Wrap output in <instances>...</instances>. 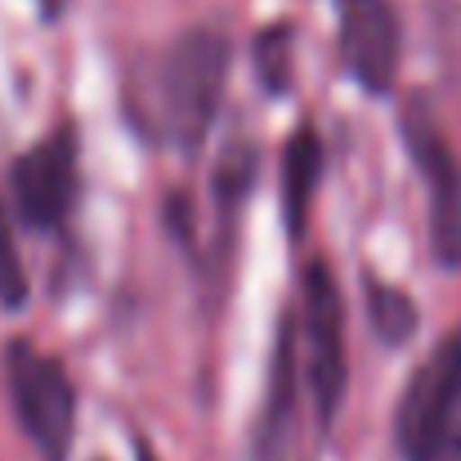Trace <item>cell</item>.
<instances>
[{
  "instance_id": "obj_1",
  "label": "cell",
  "mask_w": 461,
  "mask_h": 461,
  "mask_svg": "<svg viewBox=\"0 0 461 461\" xmlns=\"http://www.w3.org/2000/svg\"><path fill=\"white\" fill-rule=\"evenodd\" d=\"M229 59H233L229 36L215 27H193L166 50L161 77H157V113H161L157 126L170 144L179 149L202 144L224 99Z\"/></svg>"
},
{
  "instance_id": "obj_9",
  "label": "cell",
  "mask_w": 461,
  "mask_h": 461,
  "mask_svg": "<svg viewBox=\"0 0 461 461\" xmlns=\"http://www.w3.org/2000/svg\"><path fill=\"white\" fill-rule=\"evenodd\" d=\"M318 170H322V144L309 126H301L283 149V215H287L292 238L305 233L309 206H313V193H318Z\"/></svg>"
},
{
  "instance_id": "obj_2",
  "label": "cell",
  "mask_w": 461,
  "mask_h": 461,
  "mask_svg": "<svg viewBox=\"0 0 461 461\" xmlns=\"http://www.w3.org/2000/svg\"><path fill=\"white\" fill-rule=\"evenodd\" d=\"M394 439L408 461H461V336H448L412 372Z\"/></svg>"
},
{
  "instance_id": "obj_4",
  "label": "cell",
  "mask_w": 461,
  "mask_h": 461,
  "mask_svg": "<svg viewBox=\"0 0 461 461\" xmlns=\"http://www.w3.org/2000/svg\"><path fill=\"white\" fill-rule=\"evenodd\" d=\"M296 354H301V372L313 394V412L322 426L336 421L340 399H345V305H340V287L331 278V269L322 260H313L305 269V305L296 322Z\"/></svg>"
},
{
  "instance_id": "obj_8",
  "label": "cell",
  "mask_w": 461,
  "mask_h": 461,
  "mask_svg": "<svg viewBox=\"0 0 461 461\" xmlns=\"http://www.w3.org/2000/svg\"><path fill=\"white\" fill-rule=\"evenodd\" d=\"M296 318L287 313L278 327V345H274V363H269V394L260 408V426H256V461H283L287 439H292V417H296Z\"/></svg>"
},
{
  "instance_id": "obj_10",
  "label": "cell",
  "mask_w": 461,
  "mask_h": 461,
  "mask_svg": "<svg viewBox=\"0 0 461 461\" xmlns=\"http://www.w3.org/2000/svg\"><path fill=\"white\" fill-rule=\"evenodd\" d=\"M256 72L265 81V90H287L292 86V27L274 23L256 36Z\"/></svg>"
},
{
  "instance_id": "obj_12",
  "label": "cell",
  "mask_w": 461,
  "mask_h": 461,
  "mask_svg": "<svg viewBox=\"0 0 461 461\" xmlns=\"http://www.w3.org/2000/svg\"><path fill=\"white\" fill-rule=\"evenodd\" d=\"M23 301H27V274H23V260H18V247L9 233V215L0 206V305L18 309Z\"/></svg>"
},
{
  "instance_id": "obj_7",
  "label": "cell",
  "mask_w": 461,
  "mask_h": 461,
  "mask_svg": "<svg viewBox=\"0 0 461 461\" xmlns=\"http://www.w3.org/2000/svg\"><path fill=\"white\" fill-rule=\"evenodd\" d=\"M14 206L18 215L32 224V229H54L72 197H77V149H72V135L59 131L54 140L36 144L32 153H23L14 161Z\"/></svg>"
},
{
  "instance_id": "obj_11",
  "label": "cell",
  "mask_w": 461,
  "mask_h": 461,
  "mask_svg": "<svg viewBox=\"0 0 461 461\" xmlns=\"http://www.w3.org/2000/svg\"><path fill=\"white\" fill-rule=\"evenodd\" d=\"M367 301H372V322H376V331H381L390 345H403V340L417 331V309H412V301H408L403 292L372 283V287H367Z\"/></svg>"
},
{
  "instance_id": "obj_5",
  "label": "cell",
  "mask_w": 461,
  "mask_h": 461,
  "mask_svg": "<svg viewBox=\"0 0 461 461\" xmlns=\"http://www.w3.org/2000/svg\"><path fill=\"white\" fill-rule=\"evenodd\" d=\"M403 140H408V153L421 170V184H426V202H430V242H435V256L444 265H457L461 260V170L453 149L444 144V135L426 122V117H408L403 122Z\"/></svg>"
},
{
  "instance_id": "obj_3",
  "label": "cell",
  "mask_w": 461,
  "mask_h": 461,
  "mask_svg": "<svg viewBox=\"0 0 461 461\" xmlns=\"http://www.w3.org/2000/svg\"><path fill=\"white\" fill-rule=\"evenodd\" d=\"M5 381H9V399H14L23 435L36 444V453L45 461H63L72 448V426H77V394L63 363L41 354L32 340H9Z\"/></svg>"
},
{
  "instance_id": "obj_6",
  "label": "cell",
  "mask_w": 461,
  "mask_h": 461,
  "mask_svg": "<svg viewBox=\"0 0 461 461\" xmlns=\"http://www.w3.org/2000/svg\"><path fill=\"white\" fill-rule=\"evenodd\" d=\"M340 18V54L349 77L385 95L399 77V14L390 0H336Z\"/></svg>"
}]
</instances>
